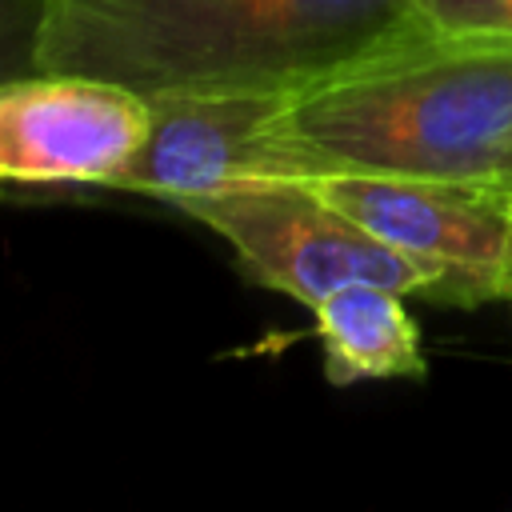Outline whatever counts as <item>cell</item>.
I'll return each instance as SVG.
<instances>
[{
    "label": "cell",
    "mask_w": 512,
    "mask_h": 512,
    "mask_svg": "<svg viewBox=\"0 0 512 512\" xmlns=\"http://www.w3.org/2000/svg\"><path fill=\"white\" fill-rule=\"evenodd\" d=\"M424 24L440 36L512 40V0H424Z\"/></svg>",
    "instance_id": "9c48e42d"
},
{
    "label": "cell",
    "mask_w": 512,
    "mask_h": 512,
    "mask_svg": "<svg viewBox=\"0 0 512 512\" xmlns=\"http://www.w3.org/2000/svg\"><path fill=\"white\" fill-rule=\"evenodd\" d=\"M148 136V96L104 76L32 72L0 84V184L104 188Z\"/></svg>",
    "instance_id": "8992f818"
},
{
    "label": "cell",
    "mask_w": 512,
    "mask_h": 512,
    "mask_svg": "<svg viewBox=\"0 0 512 512\" xmlns=\"http://www.w3.org/2000/svg\"><path fill=\"white\" fill-rule=\"evenodd\" d=\"M284 104L288 92L276 88L148 96V136L104 188L176 204L252 180H308L280 132Z\"/></svg>",
    "instance_id": "277c9868"
},
{
    "label": "cell",
    "mask_w": 512,
    "mask_h": 512,
    "mask_svg": "<svg viewBox=\"0 0 512 512\" xmlns=\"http://www.w3.org/2000/svg\"><path fill=\"white\" fill-rule=\"evenodd\" d=\"M284 140L312 176L488 180L512 144V40L424 32L288 92Z\"/></svg>",
    "instance_id": "7a4b0ae2"
},
{
    "label": "cell",
    "mask_w": 512,
    "mask_h": 512,
    "mask_svg": "<svg viewBox=\"0 0 512 512\" xmlns=\"http://www.w3.org/2000/svg\"><path fill=\"white\" fill-rule=\"evenodd\" d=\"M316 336L324 344L328 384L356 380H420L428 372L420 328L404 308V292L372 280H352L312 304Z\"/></svg>",
    "instance_id": "52a82bcc"
},
{
    "label": "cell",
    "mask_w": 512,
    "mask_h": 512,
    "mask_svg": "<svg viewBox=\"0 0 512 512\" xmlns=\"http://www.w3.org/2000/svg\"><path fill=\"white\" fill-rule=\"evenodd\" d=\"M508 296H512V256H508Z\"/></svg>",
    "instance_id": "8fae6325"
},
{
    "label": "cell",
    "mask_w": 512,
    "mask_h": 512,
    "mask_svg": "<svg viewBox=\"0 0 512 512\" xmlns=\"http://www.w3.org/2000/svg\"><path fill=\"white\" fill-rule=\"evenodd\" d=\"M488 184H496V188L512 200V144H508V152L500 156V164H496V172L488 176Z\"/></svg>",
    "instance_id": "30bf717a"
},
{
    "label": "cell",
    "mask_w": 512,
    "mask_h": 512,
    "mask_svg": "<svg viewBox=\"0 0 512 512\" xmlns=\"http://www.w3.org/2000/svg\"><path fill=\"white\" fill-rule=\"evenodd\" d=\"M176 208L224 236L236 264L256 284L308 308L352 280L388 284L404 296L440 304H448L452 292L444 268L372 236L328 196H320L312 180H252L176 200Z\"/></svg>",
    "instance_id": "3957f363"
},
{
    "label": "cell",
    "mask_w": 512,
    "mask_h": 512,
    "mask_svg": "<svg viewBox=\"0 0 512 512\" xmlns=\"http://www.w3.org/2000/svg\"><path fill=\"white\" fill-rule=\"evenodd\" d=\"M52 0H0V84L44 72L40 48Z\"/></svg>",
    "instance_id": "ba28073f"
},
{
    "label": "cell",
    "mask_w": 512,
    "mask_h": 512,
    "mask_svg": "<svg viewBox=\"0 0 512 512\" xmlns=\"http://www.w3.org/2000/svg\"><path fill=\"white\" fill-rule=\"evenodd\" d=\"M320 196L384 244L448 272V304L508 296L512 200L488 180H416L324 172Z\"/></svg>",
    "instance_id": "5b68a950"
},
{
    "label": "cell",
    "mask_w": 512,
    "mask_h": 512,
    "mask_svg": "<svg viewBox=\"0 0 512 512\" xmlns=\"http://www.w3.org/2000/svg\"><path fill=\"white\" fill-rule=\"evenodd\" d=\"M424 32V0H52L40 68L140 96L292 92Z\"/></svg>",
    "instance_id": "6da1fadb"
}]
</instances>
